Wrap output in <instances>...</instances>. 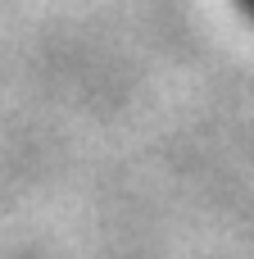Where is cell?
Listing matches in <instances>:
<instances>
[{"label": "cell", "mask_w": 254, "mask_h": 259, "mask_svg": "<svg viewBox=\"0 0 254 259\" xmlns=\"http://www.w3.org/2000/svg\"><path fill=\"white\" fill-rule=\"evenodd\" d=\"M241 5H245V9H250V14H254V0H241Z\"/></svg>", "instance_id": "6da1fadb"}]
</instances>
